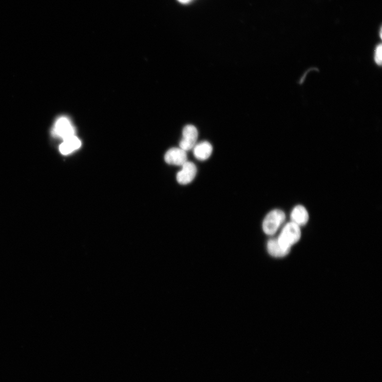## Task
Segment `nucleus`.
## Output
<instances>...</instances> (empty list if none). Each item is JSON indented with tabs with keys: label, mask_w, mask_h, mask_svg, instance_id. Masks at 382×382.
<instances>
[{
	"label": "nucleus",
	"mask_w": 382,
	"mask_h": 382,
	"mask_svg": "<svg viewBox=\"0 0 382 382\" xmlns=\"http://www.w3.org/2000/svg\"><path fill=\"white\" fill-rule=\"evenodd\" d=\"M285 219V214L282 211L276 209L271 212L263 220L262 226L264 232L269 235L275 234Z\"/></svg>",
	"instance_id": "f03ea898"
},
{
	"label": "nucleus",
	"mask_w": 382,
	"mask_h": 382,
	"mask_svg": "<svg viewBox=\"0 0 382 382\" xmlns=\"http://www.w3.org/2000/svg\"><path fill=\"white\" fill-rule=\"evenodd\" d=\"M183 138L180 142V148L188 151L194 148L198 137L197 127L193 125H186L183 130Z\"/></svg>",
	"instance_id": "20e7f679"
},
{
	"label": "nucleus",
	"mask_w": 382,
	"mask_h": 382,
	"mask_svg": "<svg viewBox=\"0 0 382 382\" xmlns=\"http://www.w3.org/2000/svg\"><path fill=\"white\" fill-rule=\"evenodd\" d=\"M182 4H187L190 2V0H178Z\"/></svg>",
	"instance_id": "f8f14e48"
},
{
	"label": "nucleus",
	"mask_w": 382,
	"mask_h": 382,
	"mask_svg": "<svg viewBox=\"0 0 382 382\" xmlns=\"http://www.w3.org/2000/svg\"><path fill=\"white\" fill-rule=\"evenodd\" d=\"M182 166L181 170L177 174V179L179 183L186 185L194 180L197 169L194 163L187 161Z\"/></svg>",
	"instance_id": "39448f33"
},
{
	"label": "nucleus",
	"mask_w": 382,
	"mask_h": 382,
	"mask_svg": "<svg viewBox=\"0 0 382 382\" xmlns=\"http://www.w3.org/2000/svg\"><path fill=\"white\" fill-rule=\"evenodd\" d=\"M194 154L199 161H203L208 159L212 154L213 148L211 143L208 141H203L195 145Z\"/></svg>",
	"instance_id": "0eeeda50"
},
{
	"label": "nucleus",
	"mask_w": 382,
	"mask_h": 382,
	"mask_svg": "<svg viewBox=\"0 0 382 382\" xmlns=\"http://www.w3.org/2000/svg\"><path fill=\"white\" fill-rule=\"evenodd\" d=\"M268 251L273 257L282 258L288 255L290 251L283 249L277 240V239H271L267 244Z\"/></svg>",
	"instance_id": "9d476101"
},
{
	"label": "nucleus",
	"mask_w": 382,
	"mask_h": 382,
	"mask_svg": "<svg viewBox=\"0 0 382 382\" xmlns=\"http://www.w3.org/2000/svg\"><path fill=\"white\" fill-rule=\"evenodd\" d=\"M82 142L75 136L64 140L60 146V151L64 155H69L81 148Z\"/></svg>",
	"instance_id": "6e6552de"
},
{
	"label": "nucleus",
	"mask_w": 382,
	"mask_h": 382,
	"mask_svg": "<svg viewBox=\"0 0 382 382\" xmlns=\"http://www.w3.org/2000/svg\"><path fill=\"white\" fill-rule=\"evenodd\" d=\"M381 44L378 45L375 50L374 52V61L378 66L381 65L382 61V50H381Z\"/></svg>",
	"instance_id": "9b49d317"
},
{
	"label": "nucleus",
	"mask_w": 382,
	"mask_h": 382,
	"mask_svg": "<svg viewBox=\"0 0 382 382\" xmlns=\"http://www.w3.org/2000/svg\"><path fill=\"white\" fill-rule=\"evenodd\" d=\"M291 219L299 226L306 225L309 219V215L305 207L300 205L295 207L291 214Z\"/></svg>",
	"instance_id": "1a4fd4ad"
},
{
	"label": "nucleus",
	"mask_w": 382,
	"mask_h": 382,
	"mask_svg": "<svg viewBox=\"0 0 382 382\" xmlns=\"http://www.w3.org/2000/svg\"><path fill=\"white\" fill-rule=\"evenodd\" d=\"M186 151L180 148H173L168 150L165 156V162L171 165L182 166L187 162Z\"/></svg>",
	"instance_id": "423d86ee"
},
{
	"label": "nucleus",
	"mask_w": 382,
	"mask_h": 382,
	"mask_svg": "<svg viewBox=\"0 0 382 382\" xmlns=\"http://www.w3.org/2000/svg\"><path fill=\"white\" fill-rule=\"evenodd\" d=\"M300 237V226L291 221L285 225L277 240L283 249L291 251V247L299 241Z\"/></svg>",
	"instance_id": "f257e3e1"
},
{
	"label": "nucleus",
	"mask_w": 382,
	"mask_h": 382,
	"mask_svg": "<svg viewBox=\"0 0 382 382\" xmlns=\"http://www.w3.org/2000/svg\"><path fill=\"white\" fill-rule=\"evenodd\" d=\"M53 133L55 136L64 140L75 136V129L69 119L63 117L56 121Z\"/></svg>",
	"instance_id": "7ed1b4c3"
}]
</instances>
